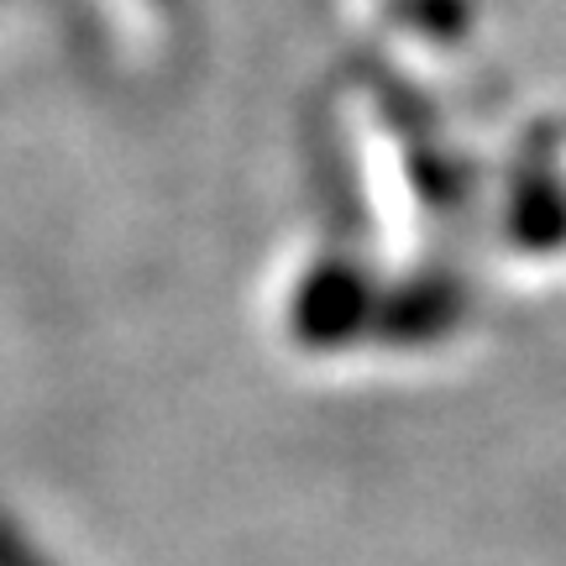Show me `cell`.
Masks as SVG:
<instances>
[{"label":"cell","instance_id":"cell-1","mask_svg":"<svg viewBox=\"0 0 566 566\" xmlns=\"http://www.w3.org/2000/svg\"><path fill=\"white\" fill-rule=\"evenodd\" d=\"M0 566H48V556L11 520H0Z\"/></svg>","mask_w":566,"mask_h":566}]
</instances>
